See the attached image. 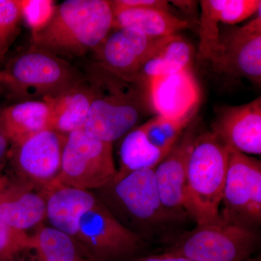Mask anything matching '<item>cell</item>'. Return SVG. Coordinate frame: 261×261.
I'll return each mask as SVG.
<instances>
[{
    "label": "cell",
    "mask_w": 261,
    "mask_h": 261,
    "mask_svg": "<svg viewBox=\"0 0 261 261\" xmlns=\"http://www.w3.org/2000/svg\"><path fill=\"white\" fill-rule=\"evenodd\" d=\"M118 221L148 242L171 245L184 231L186 220L168 211L160 197L154 169H143L113 178L93 192Z\"/></svg>",
    "instance_id": "1"
},
{
    "label": "cell",
    "mask_w": 261,
    "mask_h": 261,
    "mask_svg": "<svg viewBox=\"0 0 261 261\" xmlns=\"http://www.w3.org/2000/svg\"><path fill=\"white\" fill-rule=\"evenodd\" d=\"M113 23L111 1L65 0L56 5L47 25L32 36V46L62 58L84 57L105 40Z\"/></svg>",
    "instance_id": "2"
},
{
    "label": "cell",
    "mask_w": 261,
    "mask_h": 261,
    "mask_svg": "<svg viewBox=\"0 0 261 261\" xmlns=\"http://www.w3.org/2000/svg\"><path fill=\"white\" fill-rule=\"evenodd\" d=\"M92 92L86 133L113 143L135 128L140 117L138 86L92 63L84 75Z\"/></svg>",
    "instance_id": "3"
},
{
    "label": "cell",
    "mask_w": 261,
    "mask_h": 261,
    "mask_svg": "<svg viewBox=\"0 0 261 261\" xmlns=\"http://www.w3.org/2000/svg\"><path fill=\"white\" fill-rule=\"evenodd\" d=\"M230 150L211 132L197 136L187 161V214L197 226L222 221L220 207Z\"/></svg>",
    "instance_id": "4"
},
{
    "label": "cell",
    "mask_w": 261,
    "mask_h": 261,
    "mask_svg": "<svg viewBox=\"0 0 261 261\" xmlns=\"http://www.w3.org/2000/svg\"><path fill=\"white\" fill-rule=\"evenodd\" d=\"M1 71L6 77L5 89L18 102L54 97L84 78L64 58L32 45L12 58Z\"/></svg>",
    "instance_id": "5"
},
{
    "label": "cell",
    "mask_w": 261,
    "mask_h": 261,
    "mask_svg": "<svg viewBox=\"0 0 261 261\" xmlns=\"http://www.w3.org/2000/svg\"><path fill=\"white\" fill-rule=\"evenodd\" d=\"M259 244L258 231L221 221L184 231L165 252L195 261H246Z\"/></svg>",
    "instance_id": "6"
},
{
    "label": "cell",
    "mask_w": 261,
    "mask_h": 261,
    "mask_svg": "<svg viewBox=\"0 0 261 261\" xmlns=\"http://www.w3.org/2000/svg\"><path fill=\"white\" fill-rule=\"evenodd\" d=\"M75 240L91 261H133L147 247L100 200L81 216Z\"/></svg>",
    "instance_id": "7"
},
{
    "label": "cell",
    "mask_w": 261,
    "mask_h": 261,
    "mask_svg": "<svg viewBox=\"0 0 261 261\" xmlns=\"http://www.w3.org/2000/svg\"><path fill=\"white\" fill-rule=\"evenodd\" d=\"M113 144L80 129L67 135L58 181L93 192L116 176Z\"/></svg>",
    "instance_id": "8"
},
{
    "label": "cell",
    "mask_w": 261,
    "mask_h": 261,
    "mask_svg": "<svg viewBox=\"0 0 261 261\" xmlns=\"http://www.w3.org/2000/svg\"><path fill=\"white\" fill-rule=\"evenodd\" d=\"M221 206L220 217L223 222L258 231L261 224L260 160L230 150Z\"/></svg>",
    "instance_id": "9"
},
{
    "label": "cell",
    "mask_w": 261,
    "mask_h": 261,
    "mask_svg": "<svg viewBox=\"0 0 261 261\" xmlns=\"http://www.w3.org/2000/svg\"><path fill=\"white\" fill-rule=\"evenodd\" d=\"M66 135L51 129L42 130L13 144L8 162L14 180L45 191L58 181Z\"/></svg>",
    "instance_id": "10"
},
{
    "label": "cell",
    "mask_w": 261,
    "mask_h": 261,
    "mask_svg": "<svg viewBox=\"0 0 261 261\" xmlns=\"http://www.w3.org/2000/svg\"><path fill=\"white\" fill-rule=\"evenodd\" d=\"M241 27L221 29L217 49L210 63L216 71L261 83V13Z\"/></svg>",
    "instance_id": "11"
},
{
    "label": "cell",
    "mask_w": 261,
    "mask_h": 261,
    "mask_svg": "<svg viewBox=\"0 0 261 261\" xmlns=\"http://www.w3.org/2000/svg\"><path fill=\"white\" fill-rule=\"evenodd\" d=\"M200 126L192 121L171 150L154 169L161 200L166 209L181 219H190L187 210V161L200 133Z\"/></svg>",
    "instance_id": "12"
},
{
    "label": "cell",
    "mask_w": 261,
    "mask_h": 261,
    "mask_svg": "<svg viewBox=\"0 0 261 261\" xmlns=\"http://www.w3.org/2000/svg\"><path fill=\"white\" fill-rule=\"evenodd\" d=\"M94 49V63L132 82L160 39L132 29H113Z\"/></svg>",
    "instance_id": "13"
},
{
    "label": "cell",
    "mask_w": 261,
    "mask_h": 261,
    "mask_svg": "<svg viewBox=\"0 0 261 261\" xmlns=\"http://www.w3.org/2000/svg\"><path fill=\"white\" fill-rule=\"evenodd\" d=\"M213 134L230 150L261 154V98L220 110L212 125Z\"/></svg>",
    "instance_id": "14"
},
{
    "label": "cell",
    "mask_w": 261,
    "mask_h": 261,
    "mask_svg": "<svg viewBox=\"0 0 261 261\" xmlns=\"http://www.w3.org/2000/svg\"><path fill=\"white\" fill-rule=\"evenodd\" d=\"M145 87L157 116L171 119L195 118L200 90L190 68L155 77Z\"/></svg>",
    "instance_id": "15"
},
{
    "label": "cell",
    "mask_w": 261,
    "mask_h": 261,
    "mask_svg": "<svg viewBox=\"0 0 261 261\" xmlns=\"http://www.w3.org/2000/svg\"><path fill=\"white\" fill-rule=\"evenodd\" d=\"M46 219L49 226L75 238L81 216L94 207L99 199L93 192L57 181L44 191Z\"/></svg>",
    "instance_id": "16"
},
{
    "label": "cell",
    "mask_w": 261,
    "mask_h": 261,
    "mask_svg": "<svg viewBox=\"0 0 261 261\" xmlns=\"http://www.w3.org/2000/svg\"><path fill=\"white\" fill-rule=\"evenodd\" d=\"M0 219L10 226L25 231L46 219V197L43 190L10 179L0 196Z\"/></svg>",
    "instance_id": "17"
},
{
    "label": "cell",
    "mask_w": 261,
    "mask_h": 261,
    "mask_svg": "<svg viewBox=\"0 0 261 261\" xmlns=\"http://www.w3.org/2000/svg\"><path fill=\"white\" fill-rule=\"evenodd\" d=\"M192 58L191 44L180 36L160 38L132 83L142 89L152 79L190 68Z\"/></svg>",
    "instance_id": "18"
},
{
    "label": "cell",
    "mask_w": 261,
    "mask_h": 261,
    "mask_svg": "<svg viewBox=\"0 0 261 261\" xmlns=\"http://www.w3.org/2000/svg\"><path fill=\"white\" fill-rule=\"evenodd\" d=\"M42 100L48 103L50 109V129L67 136L85 126L92 92L84 76L82 82L64 92Z\"/></svg>",
    "instance_id": "19"
},
{
    "label": "cell",
    "mask_w": 261,
    "mask_h": 261,
    "mask_svg": "<svg viewBox=\"0 0 261 261\" xmlns=\"http://www.w3.org/2000/svg\"><path fill=\"white\" fill-rule=\"evenodd\" d=\"M112 8L113 29H135L154 39L176 35L190 25L187 20L178 18L170 10L117 8L113 5Z\"/></svg>",
    "instance_id": "20"
},
{
    "label": "cell",
    "mask_w": 261,
    "mask_h": 261,
    "mask_svg": "<svg viewBox=\"0 0 261 261\" xmlns=\"http://www.w3.org/2000/svg\"><path fill=\"white\" fill-rule=\"evenodd\" d=\"M1 110L12 145L50 129V109L42 99L20 101Z\"/></svg>",
    "instance_id": "21"
},
{
    "label": "cell",
    "mask_w": 261,
    "mask_h": 261,
    "mask_svg": "<svg viewBox=\"0 0 261 261\" xmlns=\"http://www.w3.org/2000/svg\"><path fill=\"white\" fill-rule=\"evenodd\" d=\"M146 137L142 126L135 127L124 136L120 147V167L114 178L143 169H154L166 155Z\"/></svg>",
    "instance_id": "22"
},
{
    "label": "cell",
    "mask_w": 261,
    "mask_h": 261,
    "mask_svg": "<svg viewBox=\"0 0 261 261\" xmlns=\"http://www.w3.org/2000/svg\"><path fill=\"white\" fill-rule=\"evenodd\" d=\"M31 250L40 261H91L73 237L50 226L41 224L31 236Z\"/></svg>",
    "instance_id": "23"
},
{
    "label": "cell",
    "mask_w": 261,
    "mask_h": 261,
    "mask_svg": "<svg viewBox=\"0 0 261 261\" xmlns=\"http://www.w3.org/2000/svg\"><path fill=\"white\" fill-rule=\"evenodd\" d=\"M194 118L171 119L156 116L141 125L149 142L167 154Z\"/></svg>",
    "instance_id": "24"
},
{
    "label": "cell",
    "mask_w": 261,
    "mask_h": 261,
    "mask_svg": "<svg viewBox=\"0 0 261 261\" xmlns=\"http://www.w3.org/2000/svg\"><path fill=\"white\" fill-rule=\"evenodd\" d=\"M200 6V46L197 57L200 61H209L219 44V0H202Z\"/></svg>",
    "instance_id": "25"
},
{
    "label": "cell",
    "mask_w": 261,
    "mask_h": 261,
    "mask_svg": "<svg viewBox=\"0 0 261 261\" xmlns=\"http://www.w3.org/2000/svg\"><path fill=\"white\" fill-rule=\"evenodd\" d=\"M22 20L19 0H0V66L18 35Z\"/></svg>",
    "instance_id": "26"
},
{
    "label": "cell",
    "mask_w": 261,
    "mask_h": 261,
    "mask_svg": "<svg viewBox=\"0 0 261 261\" xmlns=\"http://www.w3.org/2000/svg\"><path fill=\"white\" fill-rule=\"evenodd\" d=\"M22 20L30 29L32 36L40 32L50 21L55 10L56 2L51 0H19Z\"/></svg>",
    "instance_id": "27"
},
{
    "label": "cell",
    "mask_w": 261,
    "mask_h": 261,
    "mask_svg": "<svg viewBox=\"0 0 261 261\" xmlns=\"http://www.w3.org/2000/svg\"><path fill=\"white\" fill-rule=\"evenodd\" d=\"M28 250H31V236L0 219V261H13Z\"/></svg>",
    "instance_id": "28"
},
{
    "label": "cell",
    "mask_w": 261,
    "mask_h": 261,
    "mask_svg": "<svg viewBox=\"0 0 261 261\" xmlns=\"http://www.w3.org/2000/svg\"><path fill=\"white\" fill-rule=\"evenodd\" d=\"M260 8V0H219L220 21L234 25L250 18Z\"/></svg>",
    "instance_id": "29"
},
{
    "label": "cell",
    "mask_w": 261,
    "mask_h": 261,
    "mask_svg": "<svg viewBox=\"0 0 261 261\" xmlns=\"http://www.w3.org/2000/svg\"><path fill=\"white\" fill-rule=\"evenodd\" d=\"M111 4L117 8H156L170 10L168 2L164 0H114L111 1Z\"/></svg>",
    "instance_id": "30"
},
{
    "label": "cell",
    "mask_w": 261,
    "mask_h": 261,
    "mask_svg": "<svg viewBox=\"0 0 261 261\" xmlns=\"http://www.w3.org/2000/svg\"><path fill=\"white\" fill-rule=\"evenodd\" d=\"M12 147V141L5 126L2 110L0 109V171L8 163V156Z\"/></svg>",
    "instance_id": "31"
},
{
    "label": "cell",
    "mask_w": 261,
    "mask_h": 261,
    "mask_svg": "<svg viewBox=\"0 0 261 261\" xmlns=\"http://www.w3.org/2000/svg\"><path fill=\"white\" fill-rule=\"evenodd\" d=\"M133 261H195L181 255H175L170 252H165L160 255H146L135 259ZM246 261H260L257 259L250 258Z\"/></svg>",
    "instance_id": "32"
},
{
    "label": "cell",
    "mask_w": 261,
    "mask_h": 261,
    "mask_svg": "<svg viewBox=\"0 0 261 261\" xmlns=\"http://www.w3.org/2000/svg\"><path fill=\"white\" fill-rule=\"evenodd\" d=\"M171 3L176 5L181 10L186 12H190L193 10L195 5V2L194 1H172Z\"/></svg>",
    "instance_id": "33"
},
{
    "label": "cell",
    "mask_w": 261,
    "mask_h": 261,
    "mask_svg": "<svg viewBox=\"0 0 261 261\" xmlns=\"http://www.w3.org/2000/svg\"><path fill=\"white\" fill-rule=\"evenodd\" d=\"M10 182V178L8 176H5L2 171H0V196L6 187L8 186V184Z\"/></svg>",
    "instance_id": "34"
},
{
    "label": "cell",
    "mask_w": 261,
    "mask_h": 261,
    "mask_svg": "<svg viewBox=\"0 0 261 261\" xmlns=\"http://www.w3.org/2000/svg\"><path fill=\"white\" fill-rule=\"evenodd\" d=\"M5 84H6V77L3 72L0 71V92L3 89H5Z\"/></svg>",
    "instance_id": "35"
},
{
    "label": "cell",
    "mask_w": 261,
    "mask_h": 261,
    "mask_svg": "<svg viewBox=\"0 0 261 261\" xmlns=\"http://www.w3.org/2000/svg\"><path fill=\"white\" fill-rule=\"evenodd\" d=\"M13 261H31V260H27V259H23V257H20V255H18V256L15 257L14 260H13Z\"/></svg>",
    "instance_id": "36"
}]
</instances>
